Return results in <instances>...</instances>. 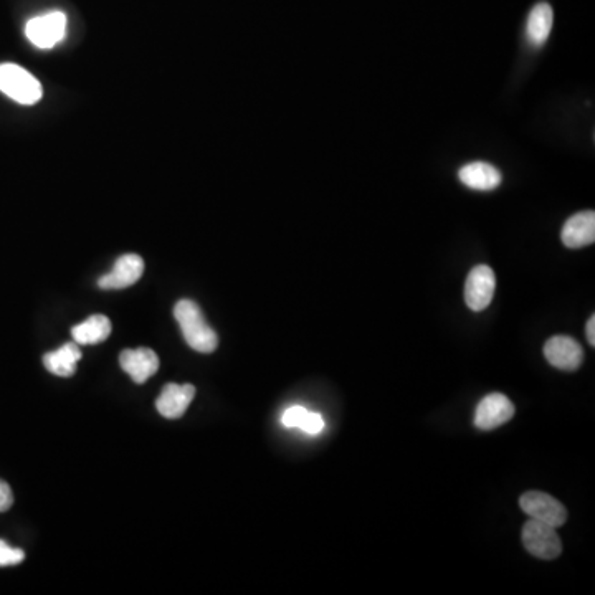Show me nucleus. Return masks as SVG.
<instances>
[{
    "instance_id": "f257e3e1",
    "label": "nucleus",
    "mask_w": 595,
    "mask_h": 595,
    "mask_svg": "<svg viewBox=\"0 0 595 595\" xmlns=\"http://www.w3.org/2000/svg\"><path fill=\"white\" fill-rule=\"evenodd\" d=\"M174 316L181 326L186 343L197 353H214L219 346V336L210 328L204 313L197 303L191 300H181L174 306Z\"/></svg>"
},
{
    "instance_id": "f03ea898",
    "label": "nucleus",
    "mask_w": 595,
    "mask_h": 595,
    "mask_svg": "<svg viewBox=\"0 0 595 595\" xmlns=\"http://www.w3.org/2000/svg\"><path fill=\"white\" fill-rule=\"evenodd\" d=\"M0 91L20 105L32 106L42 100L40 81L15 63L0 65Z\"/></svg>"
},
{
    "instance_id": "7ed1b4c3",
    "label": "nucleus",
    "mask_w": 595,
    "mask_h": 595,
    "mask_svg": "<svg viewBox=\"0 0 595 595\" xmlns=\"http://www.w3.org/2000/svg\"><path fill=\"white\" fill-rule=\"evenodd\" d=\"M521 538H523L524 548L528 549V553L533 554L534 557L553 561L561 556L562 543L556 528L541 523L538 519H529L528 523L524 524Z\"/></svg>"
},
{
    "instance_id": "20e7f679",
    "label": "nucleus",
    "mask_w": 595,
    "mask_h": 595,
    "mask_svg": "<svg viewBox=\"0 0 595 595\" xmlns=\"http://www.w3.org/2000/svg\"><path fill=\"white\" fill-rule=\"evenodd\" d=\"M519 506L531 519L561 528L567 521V510L554 496L543 491H528L519 498Z\"/></svg>"
},
{
    "instance_id": "39448f33",
    "label": "nucleus",
    "mask_w": 595,
    "mask_h": 595,
    "mask_svg": "<svg viewBox=\"0 0 595 595\" xmlns=\"http://www.w3.org/2000/svg\"><path fill=\"white\" fill-rule=\"evenodd\" d=\"M67 34V17L63 12L53 10L48 14L37 15L25 27V35L35 47L52 48L62 42Z\"/></svg>"
},
{
    "instance_id": "423d86ee",
    "label": "nucleus",
    "mask_w": 595,
    "mask_h": 595,
    "mask_svg": "<svg viewBox=\"0 0 595 595\" xmlns=\"http://www.w3.org/2000/svg\"><path fill=\"white\" fill-rule=\"evenodd\" d=\"M495 272L488 265H478L468 273L465 283V303L472 311H483L495 296Z\"/></svg>"
},
{
    "instance_id": "0eeeda50",
    "label": "nucleus",
    "mask_w": 595,
    "mask_h": 595,
    "mask_svg": "<svg viewBox=\"0 0 595 595\" xmlns=\"http://www.w3.org/2000/svg\"><path fill=\"white\" fill-rule=\"evenodd\" d=\"M515 415V405L505 394L495 392L483 397L476 407L475 425L480 430H495L496 427L508 424Z\"/></svg>"
},
{
    "instance_id": "6e6552de",
    "label": "nucleus",
    "mask_w": 595,
    "mask_h": 595,
    "mask_svg": "<svg viewBox=\"0 0 595 595\" xmlns=\"http://www.w3.org/2000/svg\"><path fill=\"white\" fill-rule=\"evenodd\" d=\"M544 357L556 369L572 372L582 366L584 349L569 336H553L544 344Z\"/></svg>"
},
{
    "instance_id": "1a4fd4ad",
    "label": "nucleus",
    "mask_w": 595,
    "mask_h": 595,
    "mask_svg": "<svg viewBox=\"0 0 595 595\" xmlns=\"http://www.w3.org/2000/svg\"><path fill=\"white\" fill-rule=\"evenodd\" d=\"M143 272V258L134 253H128L116 260L113 270L98 280V286L101 290H123L139 281V278L143 277Z\"/></svg>"
},
{
    "instance_id": "9d476101",
    "label": "nucleus",
    "mask_w": 595,
    "mask_h": 595,
    "mask_svg": "<svg viewBox=\"0 0 595 595\" xmlns=\"http://www.w3.org/2000/svg\"><path fill=\"white\" fill-rule=\"evenodd\" d=\"M119 364L136 384H144L159 369V357L153 349H124L119 354Z\"/></svg>"
},
{
    "instance_id": "9b49d317",
    "label": "nucleus",
    "mask_w": 595,
    "mask_h": 595,
    "mask_svg": "<svg viewBox=\"0 0 595 595\" xmlns=\"http://www.w3.org/2000/svg\"><path fill=\"white\" fill-rule=\"evenodd\" d=\"M194 396H196V387L191 384H186V386L167 384L162 387L156 407H158L159 414L166 419H181L189 409Z\"/></svg>"
},
{
    "instance_id": "f8f14e48",
    "label": "nucleus",
    "mask_w": 595,
    "mask_h": 595,
    "mask_svg": "<svg viewBox=\"0 0 595 595\" xmlns=\"http://www.w3.org/2000/svg\"><path fill=\"white\" fill-rule=\"evenodd\" d=\"M562 243L567 248H582L595 242L594 210L572 215L562 227Z\"/></svg>"
},
{
    "instance_id": "ddd939ff",
    "label": "nucleus",
    "mask_w": 595,
    "mask_h": 595,
    "mask_svg": "<svg viewBox=\"0 0 595 595\" xmlns=\"http://www.w3.org/2000/svg\"><path fill=\"white\" fill-rule=\"evenodd\" d=\"M458 177L473 191H493L501 184V172L488 162H470L460 169Z\"/></svg>"
},
{
    "instance_id": "4468645a",
    "label": "nucleus",
    "mask_w": 595,
    "mask_h": 595,
    "mask_svg": "<svg viewBox=\"0 0 595 595\" xmlns=\"http://www.w3.org/2000/svg\"><path fill=\"white\" fill-rule=\"evenodd\" d=\"M553 20L554 14L551 5L546 2L534 5L533 10L529 12L528 24H526V35H528L531 45L541 47L546 43L551 35V30H553Z\"/></svg>"
},
{
    "instance_id": "2eb2a0df",
    "label": "nucleus",
    "mask_w": 595,
    "mask_h": 595,
    "mask_svg": "<svg viewBox=\"0 0 595 595\" xmlns=\"http://www.w3.org/2000/svg\"><path fill=\"white\" fill-rule=\"evenodd\" d=\"M81 351L77 343L65 344L62 348L43 356V366L55 376L70 377L77 371Z\"/></svg>"
},
{
    "instance_id": "dca6fc26",
    "label": "nucleus",
    "mask_w": 595,
    "mask_h": 595,
    "mask_svg": "<svg viewBox=\"0 0 595 595\" xmlns=\"http://www.w3.org/2000/svg\"><path fill=\"white\" fill-rule=\"evenodd\" d=\"M111 321L105 315H93L72 329L77 344H98L110 338Z\"/></svg>"
},
{
    "instance_id": "f3484780",
    "label": "nucleus",
    "mask_w": 595,
    "mask_h": 595,
    "mask_svg": "<svg viewBox=\"0 0 595 595\" xmlns=\"http://www.w3.org/2000/svg\"><path fill=\"white\" fill-rule=\"evenodd\" d=\"M24 559L25 553L22 549L10 548L9 544L0 539V567L17 566Z\"/></svg>"
},
{
    "instance_id": "a211bd4d",
    "label": "nucleus",
    "mask_w": 595,
    "mask_h": 595,
    "mask_svg": "<svg viewBox=\"0 0 595 595\" xmlns=\"http://www.w3.org/2000/svg\"><path fill=\"white\" fill-rule=\"evenodd\" d=\"M306 414H308V410L305 407L295 405V407H290V409L286 410L283 417H281V422L288 429H300L301 422L305 419Z\"/></svg>"
},
{
    "instance_id": "6ab92c4d",
    "label": "nucleus",
    "mask_w": 595,
    "mask_h": 595,
    "mask_svg": "<svg viewBox=\"0 0 595 595\" xmlns=\"http://www.w3.org/2000/svg\"><path fill=\"white\" fill-rule=\"evenodd\" d=\"M324 419L319 414H313L308 410L305 419L301 422L300 429L306 434L316 435L324 429Z\"/></svg>"
},
{
    "instance_id": "aec40b11",
    "label": "nucleus",
    "mask_w": 595,
    "mask_h": 595,
    "mask_svg": "<svg viewBox=\"0 0 595 595\" xmlns=\"http://www.w3.org/2000/svg\"><path fill=\"white\" fill-rule=\"evenodd\" d=\"M12 505H14L12 490H10V486L5 481L0 480V513L9 511Z\"/></svg>"
},
{
    "instance_id": "412c9836",
    "label": "nucleus",
    "mask_w": 595,
    "mask_h": 595,
    "mask_svg": "<svg viewBox=\"0 0 595 595\" xmlns=\"http://www.w3.org/2000/svg\"><path fill=\"white\" fill-rule=\"evenodd\" d=\"M586 334L589 344L595 346V315H592L589 321H587Z\"/></svg>"
}]
</instances>
